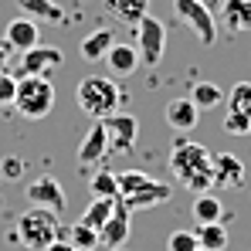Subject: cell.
I'll list each match as a JSON object with an SVG mask.
<instances>
[{"label":"cell","instance_id":"cell-35","mask_svg":"<svg viewBox=\"0 0 251 251\" xmlns=\"http://www.w3.org/2000/svg\"><path fill=\"white\" fill-rule=\"evenodd\" d=\"M112 251H126V248H112Z\"/></svg>","mask_w":251,"mask_h":251},{"label":"cell","instance_id":"cell-23","mask_svg":"<svg viewBox=\"0 0 251 251\" xmlns=\"http://www.w3.org/2000/svg\"><path fill=\"white\" fill-rule=\"evenodd\" d=\"M116 210V201L112 197H92V204L85 207V214H82V224H88V227H102L105 221H109V214Z\"/></svg>","mask_w":251,"mask_h":251},{"label":"cell","instance_id":"cell-17","mask_svg":"<svg viewBox=\"0 0 251 251\" xmlns=\"http://www.w3.org/2000/svg\"><path fill=\"white\" fill-rule=\"evenodd\" d=\"M217 14L227 31H234V34L251 31V0H221Z\"/></svg>","mask_w":251,"mask_h":251},{"label":"cell","instance_id":"cell-33","mask_svg":"<svg viewBox=\"0 0 251 251\" xmlns=\"http://www.w3.org/2000/svg\"><path fill=\"white\" fill-rule=\"evenodd\" d=\"M201 3H204V7H207L210 14H217V7H221V0H201Z\"/></svg>","mask_w":251,"mask_h":251},{"label":"cell","instance_id":"cell-10","mask_svg":"<svg viewBox=\"0 0 251 251\" xmlns=\"http://www.w3.org/2000/svg\"><path fill=\"white\" fill-rule=\"evenodd\" d=\"M27 201H31L34 207H48V210H54V214H61V210L68 207L65 187H61L51 173H41V176H34V180L27 183Z\"/></svg>","mask_w":251,"mask_h":251},{"label":"cell","instance_id":"cell-5","mask_svg":"<svg viewBox=\"0 0 251 251\" xmlns=\"http://www.w3.org/2000/svg\"><path fill=\"white\" fill-rule=\"evenodd\" d=\"M14 109L38 123V119H48L51 109H54V85L48 75H21L17 78V95H14Z\"/></svg>","mask_w":251,"mask_h":251},{"label":"cell","instance_id":"cell-28","mask_svg":"<svg viewBox=\"0 0 251 251\" xmlns=\"http://www.w3.org/2000/svg\"><path fill=\"white\" fill-rule=\"evenodd\" d=\"M224 132H231V136H251V116L248 112H224Z\"/></svg>","mask_w":251,"mask_h":251},{"label":"cell","instance_id":"cell-29","mask_svg":"<svg viewBox=\"0 0 251 251\" xmlns=\"http://www.w3.org/2000/svg\"><path fill=\"white\" fill-rule=\"evenodd\" d=\"M167 251H197V231H173L167 238Z\"/></svg>","mask_w":251,"mask_h":251},{"label":"cell","instance_id":"cell-30","mask_svg":"<svg viewBox=\"0 0 251 251\" xmlns=\"http://www.w3.org/2000/svg\"><path fill=\"white\" fill-rule=\"evenodd\" d=\"M14 95H17V75L14 72H0V109L14 105Z\"/></svg>","mask_w":251,"mask_h":251},{"label":"cell","instance_id":"cell-3","mask_svg":"<svg viewBox=\"0 0 251 251\" xmlns=\"http://www.w3.org/2000/svg\"><path fill=\"white\" fill-rule=\"evenodd\" d=\"M58 238H61L58 214L48 207H34V204L17 217V224L10 231V241H17V245H24L31 251H48Z\"/></svg>","mask_w":251,"mask_h":251},{"label":"cell","instance_id":"cell-8","mask_svg":"<svg viewBox=\"0 0 251 251\" xmlns=\"http://www.w3.org/2000/svg\"><path fill=\"white\" fill-rule=\"evenodd\" d=\"M105 126V136H109V153H132L136 150V136H139V119L129 116V112H112L102 119Z\"/></svg>","mask_w":251,"mask_h":251},{"label":"cell","instance_id":"cell-34","mask_svg":"<svg viewBox=\"0 0 251 251\" xmlns=\"http://www.w3.org/2000/svg\"><path fill=\"white\" fill-rule=\"evenodd\" d=\"M197 251H207V248H201V245H197Z\"/></svg>","mask_w":251,"mask_h":251},{"label":"cell","instance_id":"cell-6","mask_svg":"<svg viewBox=\"0 0 251 251\" xmlns=\"http://www.w3.org/2000/svg\"><path fill=\"white\" fill-rule=\"evenodd\" d=\"M136 51H139V61L143 65H160L163 61V51H167V27L160 17L153 14H143L136 21Z\"/></svg>","mask_w":251,"mask_h":251},{"label":"cell","instance_id":"cell-20","mask_svg":"<svg viewBox=\"0 0 251 251\" xmlns=\"http://www.w3.org/2000/svg\"><path fill=\"white\" fill-rule=\"evenodd\" d=\"M102 3H105L109 14H116V21L132 24V27L143 14H150V0H102Z\"/></svg>","mask_w":251,"mask_h":251},{"label":"cell","instance_id":"cell-12","mask_svg":"<svg viewBox=\"0 0 251 251\" xmlns=\"http://www.w3.org/2000/svg\"><path fill=\"white\" fill-rule=\"evenodd\" d=\"M105 153H109V136H105L102 119H95V123L88 126L85 139L78 143V163H82V167H95V163L105 160Z\"/></svg>","mask_w":251,"mask_h":251},{"label":"cell","instance_id":"cell-13","mask_svg":"<svg viewBox=\"0 0 251 251\" xmlns=\"http://www.w3.org/2000/svg\"><path fill=\"white\" fill-rule=\"evenodd\" d=\"M129 231H132L129 210L123 207V201H116V210H112L109 221L99 227V245H105V248H123L126 241H129Z\"/></svg>","mask_w":251,"mask_h":251},{"label":"cell","instance_id":"cell-7","mask_svg":"<svg viewBox=\"0 0 251 251\" xmlns=\"http://www.w3.org/2000/svg\"><path fill=\"white\" fill-rule=\"evenodd\" d=\"M173 10H176V17L197 34V41L204 44V48L217 44V17L210 14L201 0H173Z\"/></svg>","mask_w":251,"mask_h":251},{"label":"cell","instance_id":"cell-1","mask_svg":"<svg viewBox=\"0 0 251 251\" xmlns=\"http://www.w3.org/2000/svg\"><path fill=\"white\" fill-rule=\"evenodd\" d=\"M170 173L190 194H210L214 190V153L201 143L180 139L170 153Z\"/></svg>","mask_w":251,"mask_h":251},{"label":"cell","instance_id":"cell-25","mask_svg":"<svg viewBox=\"0 0 251 251\" xmlns=\"http://www.w3.org/2000/svg\"><path fill=\"white\" fill-rule=\"evenodd\" d=\"M88 190H92L95 197H112V201H119V176H116L112 170H99V173L92 176Z\"/></svg>","mask_w":251,"mask_h":251},{"label":"cell","instance_id":"cell-27","mask_svg":"<svg viewBox=\"0 0 251 251\" xmlns=\"http://www.w3.org/2000/svg\"><path fill=\"white\" fill-rule=\"evenodd\" d=\"M227 109L231 112H248L251 116V82H234L227 92Z\"/></svg>","mask_w":251,"mask_h":251},{"label":"cell","instance_id":"cell-11","mask_svg":"<svg viewBox=\"0 0 251 251\" xmlns=\"http://www.w3.org/2000/svg\"><path fill=\"white\" fill-rule=\"evenodd\" d=\"M3 41L10 51H27V48H34V44H41V27H38V21H31V17H14L7 27H3Z\"/></svg>","mask_w":251,"mask_h":251},{"label":"cell","instance_id":"cell-21","mask_svg":"<svg viewBox=\"0 0 251 251\" xmlns=\"http://www.w3.org/2000/svg\"><path fill=\"white\" fill-rule=\"evenodd\" d=\"M190 214H194V221H197V224H210V221H221L224 204H221L214 194H197V197H194V204H190Z\"/></svg>","mask_w":251,"mask_h":251},{"label":"cell","instance_id":"cell-32","mask_svg":"<svg viewBox=\"0 0 251 251\" xmlns=\"http://www.w3.org/2000/svg\"><path fill=\"white\" fill-rule=\"evenodd\" d=\"M7 65H10V48H7V41L0 38V72H7Z\"/></svg>","mask_w":251,"mask_h":251},{"label":"cell","instance_id":"cell-26","mask_svg":"<svg viewBox=\"0 0 251 251\" xmlns=\"http://www.w3.org/2000/svg\"><path fill=\"white\" fill-rule=\"evenodd\" d=\"M68 245H72V248L95 251V248H99V231L78 221V224H72V231H68Z\"/></svg>","mask_w":251,"mask_h":251},{"label":"cell","instance_id":"cell-31","mask_svg":"<svg viewBox=\"0 0 251 251\" xmlns=\"http://www.w3.org/2000/svg\"><path fill=\"white\" fill-rule=\"evenodd\" d=\"M24 176V160L21 156H3L0 160V180H21Z\"/></svg>","mask_w":251,"mask_h":251},{"label":"cell","instance_id":"cell-9","mask_svg":"<svg viewBox=\"0 0 251 251\" xmlns=\"http://www.w3.org/2000/svg\"><path fill=\"white\" fill-rule=\"evenodd\" d=\"M61 61H65L61 48H51V44H34V48L21 51L14 75H17V78H21V75H48L51 68H61Z\"/></svg>","mask_w":251,"mask_h":251},{"label":"cell","instance_id":"cell-22","mask_svg":"<svg viewBox=\"0 0 251 251\" xmlns=\"http://www.w3.org/2000/svg\"><path fill=\"white\" fill-rule=\"evenodd\" d=\"M197 245L207 251H224L227 248V227L221 221H210V224H197Z\"/></svg>","mask_w":251,"mask_h":251},{"label":"cell","instance_id":"cell-14","mask_svg":"<svg viewBox=\"0 0 251 251\" xmlns=\"http://www.w3.org/2000/svg\"><path fill=\"white\" fill-rule=\"evenodd\" d=\"M163 116H167L170 129H176V132H190V129H197V123H201V109H197V102H194L190 95L170 99Z\"/></svg>","mask_w":251,"mask_h":251},{"label":"cell","instance_id":"cell-19","mask_svg":"<svg viewBox=\"0 0 251 251\" xmlns=\"http://www.w3.org/2000/svg\"><path fill=\"white\" fill-rule=\"evenodd\" d=\"M21 14L31 21H51V24H65V10L54 0H17Z\"/></svg>","mask_w":251,"mask_h":251},{"label":"cell","instance_id":"cell-18","mask_svg":"<svg viewBox=\"0 0 251 251\" xmlns=\"http://www.w3.org/2000/svg\"><path fill=\"white\" fill-rule=\"evenodd\" d=\"M112 44H116V31H112V27H95V31H88L82 38L78 51H82L85 61H102Z\"/></svg>","mask_w":251,"mask_h":251},{"label":"cell","instance_id":"cell-15","mask_svg":"<svg viewBox=\"0 0 251 251\" xmlns=\"http://www.w3.org/2000/svg\"><path fill=\"white\" fill-rule=\"evenodd\" d=\"M248 167L234 153H214V187H241Z\"/></svg>","mask_w":251,"mask_h":251},{"label":"cell","instance_id":"cell-2","mask_svg":"<svg viewBox=\"0 0 251 251\" xmlns=\"http://www.w3.org/2000/svg\"><path fill=\"white\" fill-rule=\"evenodd\" d=\"M119 176V201L123 207L132 214V210H150L156 204H167L173 197L170 183L143 173V170H126V173H116Z\"/></svg>","mask_w":251,"mask_h":251},{"label":"cell","instance_id":"cell-16","mask_svg":"<svg viewBox=\"0 0 251 251\" xmlns=\"http://www.w3.org/2000/svg\"><path fill=\"white\" fill-rule=\"evenodd\" d=\"M105 65H109V72L116 75V78H126V75H132L143 61H139V51H136V44H112L109 48V54L102 58Z\"/></svg>","mask_w":251,"mask_h":251},{"label":"cell","instance_id":"cell-4","mask_svg":"<svg viewBox=\"0 0 251 251\" xmlns=\"http://www.w3.org/2000/svg\"><path fill=\"white\" fill-rule=\"evenodd\" d=\"M75 102L85 116L92 119H105L112 112H119L123 105V88L116 85V78L105 75H85L82 82L75 85Z\"/></svg>","mask_w":251,"mask_h":251},{"label":"cell","instance_id":"cell-24","mask_svg":"<svg viewBox=\"0 0 251 251\" xmlns=\"http://www.w3.org/2000/svg\"><path fill=\"white\" fill-rule=\"evenodd\" d=\"M190 99L197 102V109L204 112V109H214V105H221L224 102V88L214 82H197L190 88Z\"/></svg>","mask_w":251,"mask_h":251}]
</instances>
